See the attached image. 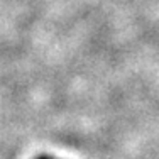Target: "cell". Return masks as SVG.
<instances>
[{"label":"cell","instance_id":"obj_1","mask_svg":"<svg viewBox=\"0 0 159 159\" xmlns=\"http://www.w3.org/2000/svg\"><path fill=\"white\" fill-rule=\"evenodd\" d=\"M36 159H54V157H51V156H48V154H41V156H37Z\"/></svg>","mask_w":159,"mask_h":159}]
</instances>
